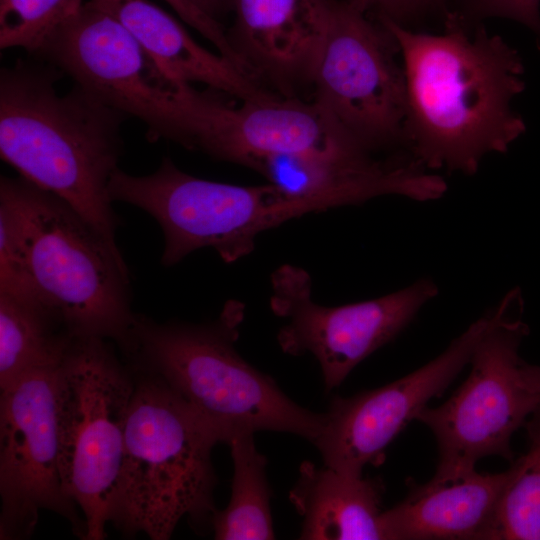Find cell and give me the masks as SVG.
Wrapping results in <instances>:
<instances>
[{
  "label": "cell",
  "instance_id": "1",
  "mask_svg": "<svg viewBox=\"0 0 540 540\" xmlns=\"http://www.w3.org/2000/svg\"><path fill=\"white\" fill-rule=\"evenodd\" d=\"M406 84L403 142L424 168L474 174L483 158L504 153L526 129L511 101L525 88L516 50L484 29L471 33L450 13L441 34L413 32L386 17Z\"/></svg>",
  "mask_w": 540,
  "mask_h": 540
},
{
  "label": "cell",
  "instance_id": "2",
  "mask_svg": "<svg viewBox=\"0 0 540 540\" xmlns=\"http://www.w3.org/2000/svg\"><path fill=\"white\" fill-rule=\"evenodd\" d=\"M63 73L18 59L0 70V156L20 176L71 205L111 245L119 219L109 182L123 153L128 117L75 83L59 95Z\"/></svg>",
  "mask_w": 540,
  "mask_h": 540
},
{
  "label": "cell",
  "instance_id": "3",
  "mask_svg": "<svg viewBox=\"0 0 540 540\" xmlns=\"http://www.w3.org/2000/svg\"><path fill=\"white\" fill-rule=\"evenodd\" d=\"M245 305L225 303L212 322L159 323L135 314L118 344L133 370L162 381L221 441L240 433L287 432L315 443L326 414L301 407L235 348Z\"/></svg>",
  "mask_w": 540,
  "mask_h": 540
},
{
  "label": "cell",
  "instance_id": "4",
  "mask_svg": "<svg viewBox=\"0 0 540 540\" xmlns=\"http://www.w3.org/2000/svg\"><path fill=\"white\" fill-rule=\"evenodd\" d=\"M131 371L135 387L110 522L126 537L145 533L153 540L169 539L182 518L211 525V453L219 435L162 381Z\"/></svg>",
  "mask_w": 540,
  "mask_h": 540
},
{
  "label": "cell",
  "instance_id": "5",
  "mask_svg": "<svg viewBox=\"0 0 540 540\" xmlns=\"http://www.w3.org/2000/svg\"><path fill=\"white\" fill-rule=\"evenodd\" d=\"M29 280L74 337L121 343L134 320L130 274L111 245L71 205L22 176L0 178Z\"/></svg>",
  "mask_w": 540,
  "mask_h": 540
},
{
  "label": "cell",
  "instance_id": "6",
  "mask_svg": "<svg viewBox=\"0 0 540 540\" xmlns=\"http://www.w3.org/2000/svg\"><path fill=\"white\" fill-rule=\"evenodd\" d=\"M108 191L112 202L135 206L158 223L164 240L160 262L166 267L202 248L234 263L254 250L262 232L330 209L322 199L296 198L270 183L243 186L195 177L167 156L148 175L118 168Z\"/></svg>",
  "mask_w": 540,
  "mask_h": 540
},
{
  "label": "cell",
  "instance_id": "7",
  "mask_svg": "<svg viewBox=\"0 0 540 540\" xmlns=\"http://www.w3.org/2000/svg\"><path fill=\"white\" fill-rule=\"evenodd\" d=\"M112 341L74 337L58 374L62 487L80 509L85 540H102L120 474L134 376Z\"/></svg>",
  "mask_w": 540,
  "mask_h": 540
},
{
  "label": "cell",
  "instance_id": "8",
  "mask_svg": "<svg viewBox=\"0 0 540 540\" xmlns=\"http://www.w3.org/2000/svg\"><path fill=\"white\" fill-rule=\"evenodd\" d=\"M522 306L519 289L505 295L473 352L467 379L446 402L418 413L416 420L437 441L434 476L469 473L488 456L513 460L512 436L540 405V394L528 389L520 375L519 348L528 334Z\"/></svg>",
  "mask_w": 540,
  "mask_h": 540
},
{
  "label": "cell",
  "instance_id": "9",
  "mask_svg": "<svg viewBox=\"0 0 540 540\" xmlns=\"http://www.w3.org/2000/svg\"><path fill=\"white\" fill-rule=\"evenodd\" d=\"M106 104L141 120L150 140L184 147L204 92L167 74L126 28L88 1L33 55Z\"/></svg>",
  "mask_w": 540,
  "mask_h": 540
},
{
  "label": "cell",
  "instance_id": "10",
  "mask_svg": "<svg viewBox=\"0 0 540 540\" xmlns=\"http://www.w3.org/2000/svg\"><path fill=\"white\" fill-rule=\"evenodd\" d=\"M396 41L347 0H327L314 102L370 150L403 142L406 84Z\"/></svg>",
  "mask_w": 540,
  "mask_h": 540
},
{
  "label": "cell",
  "instance_id": "11",
  "mask_svg": "<svg viewBox=\"0 0 540 540\" xmlns=\"http://www.w3.org/2000/svg\"><path fill=\"white\" fill-rule=\"evenodd\" d=\"M62 358L28 370L1 390V540L29 538L42 509L64 517L85 540L84 517L65 494L60 476L57 389Z\"/></svg>",
  "mask_w": 540,
  "mask_h": 540
},
{
  "label": "cell",
  "instance_id": "12",
  "mask_svg": "<svg viewBox=\"0 0 540 540\" xmlns=\"http://www.w3.org/2000/svg\"><path fill=\"white\" fill-rule=\"evenodd\" d=\"M270 283V308L287 320L277 334L281 350L294 356L313 355L327 393L393 340L438 295L437 285L425 278L378 298L324 306L313 300L309 273L292 264L274 270Z\"/></svg>",
  "mask_w": 540,
  "mask_h": 540
},
{
  "label": "cell",
  "instance_id": "13",
  "mask_svg": "<svg viewBox=\"0 0 540 540\" xmlns=\"http://www.w3.org/2000/svg\"><path fill=\"white\" fill-rule=\"evenodd\" d=\"M495 317L496 308L473 322L439 356L412 373L377 389L334 398L325 413L323 431L314 443L324 465L360 477L367 465L382 463L389 444L470 363Z\"/></svg>",
  "mask_w": 540,
  "mask_h": 540
},
{
  "label": "cell",
  "instance_id": "14",
  "mask_svg": "<svg viewBox=\"0 0 540 540\" xmlns=\"http://www.w3.org/2000/svg\"><path fill=\"white\" fill-rule=\"evenodd\" d=\"M197 128L192 150L247 166L281 153L352 159L371 150L316 102L279 96L231 106L215 97Z\"/></svg>",
  "mask_w": 540,
  "mask_h": 540
},
{
  "label": "cell",
  "instance_id": "15",
  "mask_svg": "<svg viewBox=\"0 0 540 540\" xmlns=\"http://www.w3.org/2000/svg\"><path fill=\"white\" fill-rule=\"evenodd\" d=\"M327 0H232L230 42L260 79L289 91L312 84Z\"/></svg>",
  "mask_w": 540,
  "mask_h": 540
},
{
  "label": "cell",
  "instance_id": "16",
  "mask_svg": "<svg viewBox=\"0 0 540 540\" xmlns=\"http://www.w3.org/2000/svg\"><path fill=\"white\" fill-rule=\"evenodd\" d=\"M508 477L509 469L496 474L475 469L415 485L401 502L384 510L385 540L485 539Z\"/></svg>",
  "mask_w": 540,
  "mask_h": 540
},
{
  "label": "cell",
  "instance_id": "17",
  "mask_svg": "<svg viewBox=\"0 0 540 540\" xmlns=\"http://www.w3.org/2000/svg\"><path fill=\"white\" fill-rule=\"evenodd\" d=\"M118 20L171 77L201 83L241 101L264 100L268 92L259 78L220 53L198 44L169 13L149 0H88Z\"/></svg>",
  "mask_w": 540,
  "mask_h": 540
},
{
  "label": "cell",
  "instance_id": "18",
  "mask_svg": "<svg viewBox=\"0 0 540 540\" xmlns=\"http://www.w3.org/2000/svg\"><path fill=\"white\" fill-rule=\"evenodd\" d=\"M380 479L348 476L304 461L289 492L302 540H385Z\"/></svg>",
  "mask_w": 540,
  "mask_h": 540
},
{
  "label": "cell",
  "instance_id": "19",
  "mask_svg": "<svg viewBox=\"0 0 540 540\" xmlns=\"http://www.w3.org/2000/svg\"><path fill=\"white\" fill-rule=\"evenodd\" d=\"M73 338L37 293L0 290V391L28 370L61 359Z\"/></svg>",
  "mask_w": 540,
  "mask_h": 540
},
{
  "label": "cell",
  "instance_id": "20",
  "mask_svg": "<svg viewBox=\"0 0 540 540\" xmlns=\"http://www.w3.org/2000/svg\"><path fill=\"white\" fill-rule=\"evenodd\" d=\"M253 433L233 436L227 443L233 461L228 505L211 520L217 540H270L275 538L270 508L266 458L255 446Z\"/></svg>",
  "mask_w": 540,
  "mask_h": 540
},
{
  "label": "cell",
  "instance_id": "21",
  "mask_svg": "<svg viewBox=\"0 0 540 540\" xmlns=\"http://www.w3.org/2000/svg\"><path fill=\"white\" fill-rule=\"evenodd\" d=\"M525 427L529 449L509 468L485 540H540V405Z\"/></svg>",
  "mask_w": 540,
  "mask_h": 540
},
{
  "label": "cell",
  "instance_id": "22",
  "mask_svg": "<svg viewBox=\"0 0 540 540\" xmlns=\"http://www.w3.org/2000/svg\"><path fill=\"white\" fill-rule=\"evenodd\" d=\"M83 0H0V48L33 56L84 5Z\"/></svg>",
  "mask_w": 540,
  "mask_h": 540
},
{
  "label": "cell",
  "instance_id": "23",
  "mask_svg": "<svg viewBox=\"0 0 540 540\" xmlns=\"http://www.w3.org/2000/svg\"><path fill=\"white\" fill-rule=\"evenodd\" d=\"M468 8L484 17L515 20L530 28L540 45V0H466Z\"/></svg>",
  "mask_w": 540,
  "mask_h": 540
},
{
  "label": "cell",
  "instance_id": "24",
  "mask_svg": "<svg viewBox=\"0 0 540 540\" xmlns=\"http://www.w3.org/2000/svg\"><path fill=\"white\" fill-rule=\"evenodd\" d=\"M365 13L376 12L402 24V21L436 3L438 0H347Z\"/></svg>",
  "mask_w": 540,
  "mask_h": 540
},
{
  "label": "cell",
  "instance_id": "25",
  "mask_svg": "<svg viewBox=\"0 0 540 540\" xmlns=\"http://www.w3.org/2000/svg\"><path fill=\"white\" fill-rule=\"evenodd\" d=\"M179 17L196 29L207 40H213L219 33V25L217 22L200 15L197 11L191 8L184 0H164Z\"/></svg>",
  "mask_w": 540,
  "mask_h": 540
},
{
  "label": "cell",
  "instance_id": "26",
  "mask_svg": "<svg viewBox=\"0 0 540 540\" xmlns=\"http://www.w3.org/2000/svg\"><path fill=\"white\" fill-rule=\"evenodd\" d=\"M201 15L219 22V17L226 10L232 9V0H184Z\"/></svg>",
  "mask_w": 540,
  "mask_h": 540
},
{
  "label": "cell",
  "instance_id": "27",
  "mask_svg": "<svg viewBox=\"0 0 540 540\" xmlns=\"http://www.w3.org/2000/svg\"><path fill=\"white\" fill-rule=\"evenodd\" d=\"M520 375L523 384L536 393L540 394V367L522 363Z\"/></svg>",
  "mask_w": 540,
  "mask_h": 540
}]
</instances>
